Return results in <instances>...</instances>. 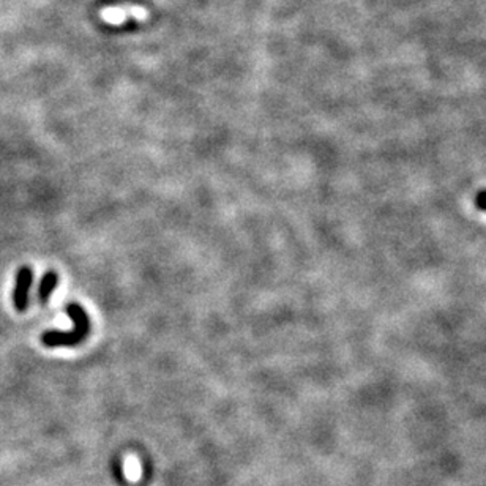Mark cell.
<instances>
[{"label":"cell","instance_id":"obj_1","mask_svg":"<svg viewBox=\"0 0 486 486\" xmlns=\"http://www.w3.org/2000/svg\"><path fill=\"white\" fill-rule=\"evenodd\" d=\"M66 314L73 321V328L65 330H46L42 335V343L46 348H73L85 341L90 333V317L79 303H69L65 308Z\"/></svg>","mask_w":486,"mask_h":486},{"label":"cell","instance_id":"obj_2","mask_svg":"<svg viewBox=\"0 0 486 486\" xmlns=\"http://www.w3.org/2000/svg\"><path fill=\"white\" fill-rule=\"evenodd\" d=\"M33 283V272L29 266H23L16 273V285L13 289V305L16 312L24 313L29 307V292Z\"/></svg>","mask_w":486,"mask_h":486},{"label":"cell","instance_id":"obj_3","mask_svg":"<svg viewBox=\"0 0 486 486\" xmlns=\"http://www.w3.org/2000/svg\"><path fill=\"white\" fill-rule=\"evenodd\" d=\"M148 13L143 6L124 5V6H109L101 11V19L107 24H122L128 19H136V21H146Z\"/></svg>","mask_w":486,"mask_h":486},{"label":"cell","instance_id":"obj_4","mask_svg":"<svg viewBox=\"0 0 486 486\" xmlns=\"http://www.w3.org/2000/svg\"><path fill=\"white\" fill-rule=\"evenodd\" d=\"M59 285V275L56 272H46L43 275L42 281H40L38 286V302L42 305H46L52 297V292L56 291V288Z\"/></svg>","mask_w":486,"mask_h":486},{"label":"cell","instance_id":"obj_5","mask_svg":"<svg viewBox=\"0 0 486 486\" xmlns=\"http://www.w3.org/2000/svg\"><path fill=\"white\" fill-rule=\"evenodd\" d=\"M475 207L478 208V211L486 212V188L477 191V194H475Z\"/></svg>","mask_w":486,"mask_h":486}]
</instances>
